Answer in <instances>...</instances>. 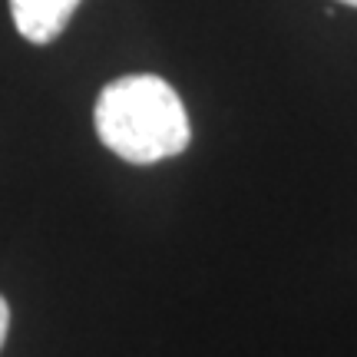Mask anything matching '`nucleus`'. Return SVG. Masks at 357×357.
<instances>
[{
  "label": "nucleus",
  "mask_w": 357,
  "mask_h": 357,
  "mask_svg": "<svg viewBox=\"0 0 357 357\" xmlns=\"http://www.w3.org/2000/svg\"><path fill=\"white\" fill-rule=\"evenodd\" d=\"M341 3H347V7H357V0H341Z\"/></svg>",
  "instance_id": "nucleus-4"
},
{
  "label": "nucleus",
  "mask_w": 357,
  "mask_h": 357,
  "mask_svg": "<svg viewBox=\"0 0 357 357\" xmlns=\"http://www.w3.org/2000/svg\"><path fill=\"white\" fill-rule=\"evenodd\" d=\"M79 0H10V17L17 33L37 47H47L70 24Z\"/></svg>",
  "instance_id": "nucleus-2"
},
{
  "label": "nucleus",
  "mask_w": 357,
  "mask_h": 357,
  "mask_svg": "<svg viewBox=\"0 0 357 357\" xmlns=\"http://www.w3.org/2000/svg\"><path fill=\"white\" fill-rule=\"evenodd\" d=\"M7 331H10V307H7L3 294H0V347L7 341Z\"/></svg>",
  "instance_id": "nucleus-3"
},
{
  "label": "nucleus",
  "mask_w": 357,
  "mask_h": 357,
  "mask_svg": "<svg viewBox=\"0 0 357 357\" xmlns=\"http://www.w3.org/2000/svg\"><path fill=\"white\" fill-rule=\"evenodd\" d=\"M100 142L132 166L178 155L192 139L178 93L155 73H129L106 83L93 109Z\"/></svg>",
  "instance_id": "nucleus-1"
}]
</instances>
